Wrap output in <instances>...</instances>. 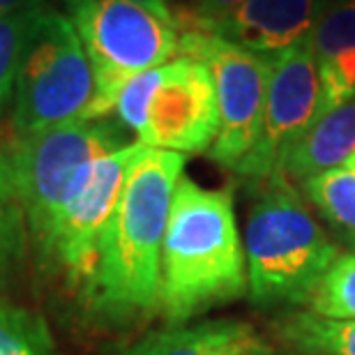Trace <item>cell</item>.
I'll use <instances>...</instances> for the list:
<instances>
[{
    "label": "cell",
    "instance_id": "obj_1",
    "mask_svg": "<svg viewBox=\"0 0 355 355\" xmlns=\"http://www.w3.org/2000/svg\"><path fill=\"white\" fill-rule=\"evenodd\" d=\"M182 168V153L141 146L134 157L86 284L106 316L132 318L159 307L162 243Z\"/></svg>",
    "mask_w": 355,
    "mask_h": 355
},
{
    "label": "cell",
    "instance_id": "obj_2",
    "mask_svg": "<svg viewBox=\"0 0 355 355\" xmlns=\"http://www.w3.org/2000/svg\"><path fill=\"white\" fill-rule=\"evenodd\" d=\"M245 291L247 263L233 194L205 189L180 175L162 243V311L180 325L201 311L236 300Z\"/></svg>",
    "mask_w": 355,
    "mask_h": 355
},
{
    "label": "cell",
    "instance_id": "obj_3",
    "mask_svg": "<svg viewBox=\"0 0 355 355\" xmlns=\"http://www.w3.org/2000/svg\"><path fill=\"white\" fill-rule=\"evenodd\" d=\"M261 189L243 243L250 297L263 309L307 304L339 250L293 182L277 173Z\"/></svg>",
    "mask_w": 355,
    "mask_h": 355
},
{
    "label": "cell",
    "instance_id": "obj_4",
    "mask_svg": "<svg viewBox=\"0 0 355 355\" xmlns=\"http://www.w3.org/2000/svg\"><path fill=\"white\" fill-rule=\"evenodd\" d=\"M97 81L65 12L40 10L14 81V137L95 120Z\"/></svg>",
    "mask_w": 355,
    "mask_h": 355
},
{
    "label": "cell",
    "instance_id": "obj_5",
    "mask_svg": "<svg viewBox=\"0 0 355 355\" xmlns=\"http://www.w3.org/2000/svg\"><path fill=\"white\" fill-rule=\"evenodd\" d=\"M127 144L132 141H125L116 125L83 120L14 137L0 153V173L24 210L28 238L40 252L81 168Z\"/></svg>",
    "mask_w": 355,
    "mask_h": 355
},
{
    "label": "cell",
    "instance_id": "obj_6",
    "mask_svg": "<svg viewBox=\"0 0 355 355\" xmlns=\"http://www.w3.org/2000/svg\"><path fill=\"white\" fill-rule=\"evenodd\" d=\"M113 113L137 141L171 153H208L219 130L215 81L208 65L175 58L132 76Z\"/></svg>",
    "mask_w": 355,
    "mask_h": 355
},
{
    "label": "cell",
    "instance_id": "obj_7",
    "mask_svg": "<svg viewBox=\"0 0 355 355\" xmlns=\"http://www.w3.org/2000/svg\"><path fill=\"white\" fill-rule=\"evenodd\" d=\"M97 81L95 120L113 113L132 76L178 58L171 17L134 0H62Z\"/></svg>",
    "mask_w": 355,
    "mask_h": 355
},
{
    "label": "cell",
    "instance_id": "obj_8",
    "mask_svg": "<svg viewBox=\"0 0 355 355\" xmlns=\"http://www.w3.org/2000/svg\"><path fill=\"white\" fill-rule=\"evenodd\" d=\"M175 33L178 58L203 62L212 74L219 130L208 155L219 166L233 171L257 144L272 55L247 51L203 26L180 28Z\"/></svg>",
    "mask_w": 355,
    "mask_h": 355
},
{
    "label": "cell",
    "instance_id": "obj_9",
    "mask_svg": "<svg viewBox=\"0 0 355 355\" xmlns=\"http://www.w3.org/2000/svg\"><path fill=\"white\" fill-rule=\"evenodd\" d=\"M321 79L311 37L272 55L263 118L257 144L233 168L247 182L261 184L282 171L288 150L318 116Z\"/></svg>",
    "mask_w": 355,
    "mask_h": 355
},
{
    "label": "cell",
    "instance_id": "obj_10",
    "mask_svg": "<svg viewBox=\"0 0 355 355\" xmlns=\"http://www.w3.org/2000/svg\"><path fill=\"white\" fill-rule=\"evenodd\" d=\"M139 141L88 162L69 187L42 254L51 257L69 279L88 284L104 226L116 210Z\"/></svg>",
    "mask_w": 355,
    "mask_h": 355
},
{
    "label": "cell",
    "instance_id": "obj_11",
    "mask_svg": "<svg viewBox=\"0 0 355 355\" xmlns=\"http://www.w3.org/2000/svg\"><path fill=\"white\" fill-rule=\"evenodd\" d=\"M330 5L332 0H245L215 33L247 51L275 55L311 37Z\"/></svg>",
    "mask_w": 355,
    "mask_h": 355
},
{
    "label": "cell",
    "instance_id": "obj_12",
    "mask_svg": "<svg viewBox=\"0 0 355 355\" xmlns=\"http://www.w3.org/2000/svg\"><path fill=\"white\" fill-rule=\"evenodd\" d=\"M125 355H275V349L250 323L203 321L148 335Z\"/></svg>",
    "mask_w": 355,
    "mask_h": 355
},
{
    "label": "cell",
    "instance_id": "obj_13",
    "mask_svg": "<svg viewBox=\"0 0 355 355\" xmlns=\"http://www.w3.org/2000/svg\"><path fill=\"white\" fill-rule=\"evenodd\" d=\"M355 155V97L321 113L295 141L282 164V175L304 182L330 168L344 166Z\"/></svg>",
    "mask_w": 355,
    "mask_h": 355
},
{
    "label": "cell",
    "instance_id": "obj_14",
    "mask_svg": "<svg viewBox=\"0 0 355 355\" xmlns=\"http://www.w3.org/2000/svg\"><path fill=\"white\" fill-rule=\"evenodd\" d=\"M275 335L297 355H355V318L318 316L309 309H291L272 323Z\"/></svg>",
    "mask_w": 355,
    "mask_h": 355
},
{
    "label": "cell",
    "instance_id": "obj_15",
    "mask_svg": "<svg viewBox=\"0 0 355 355\" xmlns=\"http://www.w3.org/2000/svg\"><path fill=\"white\" fill-rule=\"evenodd\" d=\"M304 198L321 212L337 238L355 252V173L346 166L330 168L302 182Z\"/></svg>",
    "mask_w": 355,
    "mask_h": 355
},
{
    "label": "cell",
    "instance_id": "obj_16",
    "mask_svg": "<svg viewBox=\"0 0 355 355\" xmlns=\"http://www.w3.org/2000/svg\"><path fill=\"white\" fill-rule=\"evenodd\" d=\"M309 311L325 318H355V252L339 254L307 302Z\"/></svg>",
    "mask_w": 355,
    "mask_h": 355
},
{
    "label": "cell",
    "instance_id": "obj_17",
    "mask_svg": "<svg viewBox=\"0 0 355 355\" xmlns=\"http://www.w3.org/2000/svg\"><path fill=\"white\" fill-rule=\"evenodd\" d=\"M44 5L46 3H37L10 14H0V109L14 92L21 58H24L33 26Z\"/></svg>",
    "mask_w": 355,
    "mask_h": 355
},
{
    "label": "cell",
    "instance_id": "obj_18",
    "mask_svg": "<svg viewBox=\"0 0 355 355\" xmlns=\"http://www.w3.org/2000/svg\"><path fill=\"white\" fill-rule=\"evenodd\" d=\"M0 355H55L40 318L0 300Z\"/></svg>",
    "mask_w": 355,
    "mask_h": 355
},
{
    "label": "cell",
    "instance_id": "obj_19",
    "mask_svg": "<svg viewBox=\"0 0 355 355\" xmlns=\"http://www.w3.org/2000/svg\"><path fill=\"white\" fill-rule=\"evenodd\" d=\"M28 226L21 205L0 173V286L17 275L26 254Z\"/></svg>",
    "mask_w": 355,
    "mask_h": 355
},
{
    "label": "cell",
    "instance_id": "obj_20",
    "mask_svg": "<svg viewBox=\"0 0 355 355\" xmlns=\"http://www.w3.org/2000/svg\"><path fill=\"white\" fill-rule=\"evenodd\" d=\"M316 60L339 51H355V0H332L311 33Z\"/></svg>",
    "mask_w": 355,
    "mask_h": 355
},
{
    "label": "cell",
    "instance_id": "obj_21",
    "mask_svg": "<svg viewBox=\"0 0 355 355\" xmlns=\"http://www.w3.org/2000/svg\"><path fill=\"white\" fill-rule=\"evenodd\" d=\"M243 3L245 0H191V3H184V5H187V10L191 12V17H194L198 24L215 31V28L222 24L226 17H231Z\"/></svg>",
    "mask_w": 355,
    "mask_h": 355
},
{
    "label": "cell",
    "instance_id": "obj_22",
    "mask_svg": "<svg viewBox=\"0 0 355 355\" xmlns=\"http://www.w3.org/2000/svg\"><path fill=\"white\" fill-rule=\"evenodd\" d=\"M37 3H46V0H0V14H10L17 10H24V7L37 5Z\"/></svg>",
    "mask_w": 355,
    "mask_h": 355
},
{
    "label": "cell",
    "instance_id": "obj_23",
    "mask_svg": "<svg viewBox=\"0 0 355 355\" xmlns=\"http://www.w3.org/2000/svg\"><path fill=\"white\" fill-rule=\"evenodd\" d=\"M134 3H141L155 12L164 14V17H171V3H168V0H134Z\"/></svg>",
    "mask_w": 355,
    "mask_h": 355
},
{
    "label": "cell",
    "instance_id": "obj_24",
    "mask_svg": "<svg viewBox=\"0 0 355 355\" xmlns=\"http://www.w3.org/2000/svg\"><path fill=\"white\" fill-rule=\"evenodd\" d=\"M344 166H346V168H351V171L355 173V155H353V157H351L349 162H346V164H344Z\"/></svg>",
    "mask_w": 355,
    "mask_h": 355
},
{
    "label": "cell",
    "instance_id": "obj_25",
    "mask_svg": "<svg viewBox=\"0 0 355 355\" xmlns=\"http://www.w3.org/2000/svg\"><path fill=\"white\" fill-rule=\"evenodd\" d=\"M168 3H171V5L173 3H191V0H168Z\"/></svg>",
    "mask_w": 355,
    "mask_h": 355
},
{
    "label": "cell",
    "instance_id": "obj_26",
    "mask_svg": "<svg viewBox=\"0 0 355 355\" xmlns=\"http://www.w3.org/2000/svg\"><path fill=\"white\" fill-rule=\"evenodd\" d=\"M284 355H297V353H284Z\"/></svg>",
    "mask_w": 355,
    "mask_h": 355
}]
</instances>
